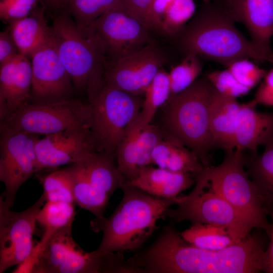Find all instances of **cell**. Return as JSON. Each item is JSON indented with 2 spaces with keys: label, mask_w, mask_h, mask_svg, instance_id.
Instances as JSON below:
<instances>
[{
  "label": "cell",
  "mask_w": 273,
  "mask_h": 273,
  "mask_svg": "<svg viewBox=\"0 0 273 273\" xmlns=\"http://www.w3.org/2000/svg\"><path fill=\"white\" fill-rule=\"evenodd\" d=\"M193 190L175 199L176 207L169 208L166 216L176 222L213 224L226 228L239 242L250 235L252 225L220 194L207 184L200 172Z\"/></svg>",
  "instance_id": "9c48e42d"
},
{
  "label": "cell",
  "mask_w": 273,
  "mask_h": 273,
  "mask_svg": "<svg viewBox=\"0 0 273 273\" xmlns=\"http://www.w3.org/2000/svg\"><path fill=\"white\" fill-rule=\"evenodd\" d=\"M166 134L162 128L152 123L144 124L141 122L138 138L139 163L141 170L152 165V152Z\"/></svg>",
  "instance_id": "e575fe53"
},
{
  "label": "cell",
  "mask_w": 273,
  "mask_h": 273,
  "mask_svg": "<svg viewBox=\"0 0 273 273\" xmlns=\"http://www.w3.org/2000/svg\"><path fill=\"white\" fill-rule=\"evenodd\" d=\"M241 103L237 99L215 89L210 106L209 120L215 149L224 151L235 149L234 136Z\"/></svg>",
  "instance_id": "44dd1931"
},
{
  "label": "cell",
  "mask_w": 273,
  "mask_h": 273,
  "mask_svg": "<svg viewBox=\"0 0 273 273\" xmlns=\"http://www.w3.org/2000/svg\"><path fill=\"white\" fill-rule=\"evenodd\" d=\"M45 6L52 9L64 8L68 0H42Z\"/></svg>",
  "instance_id": "ee69618b"
},
{
  "label": "cell",
  "mask_w": 273,
  "mask_h": 273,
  "mask_svg": "<svg viewBox=\"0 0 273 273\" xmlns=\"http://www.w3.org/2000/svg\"><path fill=\"white\" fill-rule=\"evenodd\" d=\"M68 168L71 174L75 203L89 211L96 219L104 218L108 203L93 189L84 162L71 164Z\"/></svg>",
  "instance_id": "484cf974"
},
{
  "label": "cell",
  "mask_w": 273,
  "mask_h": 273,
  "mask_svg": "<svg viewBox=\"0 0 273 273\" xmlns=\"http://www.w3.org/2000/svg\"><path fill=\"white\" fill-rule=\"evenodd\" d=\"M168 72L161 68L147 87L139 117L142 123H151L159 109L166 105L170 97Z\"/></svg>",
  "instance_id": "4dcf8cb0"
},
{
  "label": "cell",
  "mask_w": 273,
  "mask_h": 273,
  "mask_svg": "<svg viewBox=\"0 0 273 273\" xmlns=\"http://www.w3.org/2000/svg\"><path fill=\"white\" fill-rule=\"evenodd\" d=\"M45 202L75 203L71 174L68 167L54 170L41 179Z\"/></svg>",
  "instance_id": "d6a6232c"
},
{
  "label": "cell",
  "mask_w": 273,
  "mask_h": 273,
  "mask_svg": "<svg viewBox=\"0 0 273 273\" xmlns=\"http://www.w3.org/2000/svg\"><path fill=\"white\" fill-rule=\"evenodd\" d=\"M141 97L104 84L88 100L89 128L98 152L115 156L125 131L141 111Z\"/></svg>",
  "instance_id": "ba28073f"
},
{
  "label": "cell",
  "mask_w": 273,
  "mask_h": 273,
  "mask_svg": "<svg viewBox=\"0 0 273 273\" xmlns=\"http://www.w3.org/2000/svg\"><path fill=\"white\" fill-rule=\"evenodd\" d=\"M173 0H153L149 14L150 30L159 31L164 14Z\"/></svg>",
  "instance_id": "60d3db41"
},
{
  "label": "cell",
  "mask_w": 273,
  "mask_h": 273,
  "mask_svg": "<svg viewBox=\"0 0 273 273\" xmlns=\"http://www.w3.org/2000/svg\"><path fill=\"white\" fill-rule=\"evenodd\" d=\"M244 151L239 149L224 151L222 162L205 167L201 173L208 185L220 194L253 227L270 231L267 203L248 175L244 164Z\"/></svg>",
  "instance_id": "52a82bcc"
},
{
  "label": "cell",
  "mask_w": 273,
  "mask_h": 273,
  "mask_svg": "<svg viewBox=\"0 0 273 273\" xmlns=\"http://www.w3.org/2000/svg\"><path fill=\"white\" fill-rule=\"evenodd\" d=\"M205 76L214 89L224 95L237 99L250 91L241 85L227 68L209 72Z\"/></svg>",
  "instance_id": "8d00e7d4"
},
{
  "label": "cell",
  "mask_w": 273,
  "mask_h": 273,
  "mask_svg": "<svg viewBox=\"0 0 273 273\" xmlns=\"http://www.w3.org/2000/svg\"><path fill=\"white\" fill-rule=\"evenodd\" d=\"M195 183V176L191 173L173 172L150 165L143 167L135 177L123 184L155 197L175 199Z\"/></svg>",
  "instance_id": "ffe728a7"
},
{
  "label": "cell",
  "mask_w": 273,
  "mask_h": 273,
  "mask_svg": "<svg viewBox=\"0 0 273 273\" xmlns=\"http://www.w3.org/2000/svg\"><path fill=\"white\" fill-rule=\"evenodd\" d=\"M204 1H208V0H204Z\"/></svg>",
  "instance_id": "f6af8a7d"
},
{
  "label": "cell",
  "mask_w": 273,
  "mask_h": 273,
  "mask_svg": "<svg viewBox=\"0 0 273 273\" xmlns=\"http://www.w3.org/2000/svg\"><path fill=\"white\" fill-rule=\"evenodd\" d=\"M34 8L15 0H1L0 16L3 20L11 22L29 15Z\"/></svg>",
  "instance_id": "74e56055"
},
{
  "label": "cell",
  "mask_w": 273,
  "mask_h": 273,
  "mask_svg": "<svg viewBox=\"0 0 273 273\" xmlns=\"http://www.w3.org/2000/svg\"><path fill=\"white\" fill-rule=\"evenodd\" d=\"M115 156L96 152L84 161L90 184L98 195L108 203L125 180L114 162Z\"/></svg>",
  "instance_id": "603a6c76"
},
{
  "label": "cell",
  "mask_w": 273,
  "mask_h": 273,
  "mask_svg": "<svg viewBox=\"0 0 273 273\" xmlns=\"http://www.w3.org/2000/svg\"><path fill=\"white\" fill-rule=\"evenodd\" d=\"M44 202L41 195L26 209L17 212L0 198V273L23 264L32 255L37 216Z\"/></svg>",
  "instance_id": "7c38bea8"
},
{
  "label": "cell",
  "mask_w": 273,
  "mask_h": 273,
  "mask_svg": "<svg viewBox=\"0 0 273 273\" xmlns=\"http://www.w3.org/2000/svg\"><path fill=\"white\" fill-rule=\"evenodd\" d=\"M122 198L108 218H95L90 224L103 236L98 249L107 252L135 251L149 238L157 221L166 216L175 199L151 195L133 186L123 184Z\"/></svg>",
  "instance_id": "3957f363"
},
{
  "label": "cell",
  "mask_w": 273,
  "mask_h": 273,
  "mask_svg": "<svg viewBox=\"0 0 273 273\" xmlns=\"http://www.w3.org/2000/svg\"><path fill=\"white\" fill-rule=\"evenodd\" d=\"M253 100L257 105L273 107V68L266 73Z\"/></svg>",
  "instance_id": "ab89813d"
},
{
  "label": "cell",
  "mask_w": 273,
  "mask_h": 273,
  "mask_svg": "<svg viewBox=\"0 0 273 273\" xmlns=\"http://www.w3.org/2000/svg\"><path fill=\"white\" fill-rule=\"evenodd\" d=\"M152 162L157 167L195 177L205 167L193 151L167 133L154 149Z\"/></svg>",
  "instance_id": "7402d4cb"
},
{
  "label": "cell",
  "mask_w": 273,
  "mask_h": 273,
  "mask_svg": "<svg viewBox=\"0 0 273 273\" xmlns=\"http://www.w3.org/2000/svg\"><path fill=\"white\" fill-rule=\"evenodd\" d=\"M0 180L5 186L0 198L9 207L16 194L37 172L35 146L38 135L0 127Z\"/></svg>",
  "instance_id": "8fae6325"
},
{
  "label": "cell",
  "mask_w": 273,
  "mask_h": 273,
  "mask_svg": "<svg viewBox=\"0 0 273 273\" xmlns=\"http://www.w3.org/2000/svg\"><path fill=\"white\" fill-rule=\"evenodd\" d=\"M141 125L139 114L126 129L116 148V164L124 181L135 177L141 170L138 145Z\"/></svg>",
  "instance_id": "4316f807"
},
{
  "label": "cell",
  "mask_w": 273,
  "mask_h": 273,
  "mask_svg": "<svg viewBox=\"0 0 273 273\" xmlns=\"http://www.w3.org/2000/svg\"><path fill=\"white\" fill-rule=\"evenodd\" d=\"M87 29L98 40L105 61L125 57L152 42L149 29L122 9L106 12Z\"/></svg>",
  "instance_id": "4fadbf2b"
},
{
  "label": "cell",
  "mask_w": 273,
  "mask_h": 273,
  "mask_svg": "<svg viewBox=\"0 0 273 273\" xmlns=\"http://www.w3.org/2000/svg\"><path fill=\"white\" fill-rule=\"evenodd\" d=\"M236 79L250 90L263 79L267 72L248 59L237 60L226 67Z\"/></svg>",
  "instance_id": "d590c367"
},
{
  "label": "cell",
  "mask_w": 273,
  "mask_h": 273,
  "mask_svg": "<svg viewBox=\"0 0 273 273\" xmlns=\"http://www.w3.org/2000/svg\"><path fill=\"white\" fill-rule=\"evenodd\" d=\"M235 21L218 5H206L195 14L177 36L186 54L219 63L226 67L242 59L273 63L235 25Z\"/></svg>",
  "instance_id": "7a4b0ae2"
},
{
  "label": "cell",
  "mask_w": 273,
  "mask_h": 273,
  "mask_svg": "<svg viewBox=\"0 0 273 273\" xmlns=\"http://www.w3.org/2000/svg\"><path fill=\"white\" fill-rule=\"evenodd\" d=\"M32 68L28 57L18 54L1 64L0 120L30 103Z\"/></svg>",
  "instance_id": "ac0fdd59"
},
{
  "label": "cell",
  "mask_w": 273,
  "mask_h": 273,
  "mask_svg": "<svg viewBox=\"0 0 273 273\" xmlns=\"http://www.w3.org/2000/svg\"><path fill=\"white\" fill-rule=\"evenodd\" d=\"M180 234L190 244L206 250H218L238 243L226 228L213 224L194 223Z\"/></svg>",
  "instance_id": "f1b7e54d"
},
{
  "label": "cell",
  "mask_w": 273,
  "mask_h": 273,
  "mask_svg": "<svg viewBox=\"0 0 273 273\" xmlns=\"http://www.w3.org/2000/svg\"><path fill=\"white\" fill-rule=\"evenodd\" d=\"M166 58L155 43L125 57L105 61L104 84L143 96L153 78L162 68Z\"/></svg>",
  "instance_id": "5bb4252c"
},
{
  "label": "cell",
  "mask_w": 273,
  "mask_h": 273,
  "mask_svg": "<svg viewBox=\"0 0 273 273\" xmlns=\"http://www.w3.org/2000/svg\"><path fill=\"white\" fill-rule=\"evenodd\" d=\"M266 249L249 235L218 250L198 248L171 225L164 227L148 248L128 258L140 273L266 272Z\"/></svg>",
  "instance_id": "6da1fadb"
},
{
  "label": "cell",
  "mask_w": 273,
  "mask_h": 273,
  "mask_svg": "<svg viewBox=\"0 0 273 273\" xmlns=\"http://www.w3.org/2000/svg\"><path fill=\"white\" fill-rule=\"evenodd\" d=\"M76 215L74 203L66 202H45L37 216V223L43 231L39 247L56 231L72 225Z\"/></svg>",
  "instance_id": "83f0119b"
},
{
  "label": "cell",
  "mask_w": 273,
  "mask_h": 273,
  "mask_svg": "<svg viewBox=\"0 0 273 273\" xmlns=\"http://www.w3.org/2000/svg\"><path fill=\"white\" fill-rule=\"evenodd\" d=\"M235 22L243 24L250 40L261 52L273 58V0H219L218 5Z\"/></svg>",
  "instance_id": "e0dca14e"
},
{
  "label": "cell",
  "mask_w": 273,
  "mask_h": 273,
  "mask_svg": "<svg viewBox=\"0 0 273 273\" xmlns=\"http://www.w3.org/2000/svg\"><path fill=\"white\" fill-rule=\"evenodd\" d=\"M89 104L72 98L46 103H31L2 121L0 127L47 135L69 129L88 127Z\"/></svg>",
  "instance_id": "30bf717a"
},
{
  "label": "cell",
  "mask_w": 273,
  "mask_h": 273,
  "mask_svg": "<svg viewBox=\"0 0 273 273\" xmlns=\"http://www.w3.org/2000/svg\"><path fill=\"white\" fill-rule=\"evenodd\" d=\"M269 216L271 218L270 231L268 236L269 242L265 250L266 272L273 273V206L269 208Z\"/></svg>",
  "instance_id": "7bdbcfd3"
},
{
  "label": "cell",
  "mask_w": 273,
  "mask_h": 273,
  "mask_svg": "<svg viewBox=\"0 0 273 273\" xmlns=\"http://www.w3.org/2000/svg\"><path fill=\"white\" fill-rule=\"evenodd\" d=\"M32 68L31 103H46L71 99L74 89L62 64L51 34L29 57Z\"/></svg>",
  "instance_id": "9a60e30c"
},
{
  "label": "cell",
  "mask_w": 273,
  "mask_h": 273,
  "mask_svg": "<svg viewBox=\"0 0 273 273\" xmlns=\"http://www.w3.org/2000/svg\"><path fill=\"white\" fill-rule=\"evenodd\" d=\"M19 53L16 45L8 31L0 33V64L12 58Z\"/></svg>",
  "instance_id": "b9f144b4"
},
{
  "label": "cell",
  "mask_w": 273,
  "mask_h": 273,
  "mask_svg": "<svg viewBox=\"0 0 273 273\" xmlns=\"http://www.w3.org/2000/svg\"><path fill=\"white\" fill-rule=\"evenodd\" d=\"M202 68L200 58L191 53L186 54L180 62L172 66L168 71L171 90L169 100L191 86L198 78Z\"/></svg>",
  "instance_id": "1f68e13d"
},
{
  "label": "cell",
  "mask_w": 273,
  "mask_h": 273,
  "mask_svg": "<svg viewBox=\"0 0 273 273\" xmlns=\"http://www.w3.org/2000/svg\"><path fill=\"white\" fill-rule=\"evenodd\" d=\"M195 13L194 0H173L164 14L159 31L176 36Z\"/></svg>",
  "instance_id": "836d02e7"
},
{
  "label": "cell",
  "mask_w": 273,
  "mask_h": 273,
  "mask_svg": "<svg viewBox=\"0 0 273 273\" xmlns=\"http://www.w3.org/2000/svg\"><path fill=\"white\" fill-rule=\"evenodd\" d=\"M260 154L244 153V164L250 179L270 206H273V136Z\"/></svg>",
  "instance_id": "d4e9b609"
},
{
  "label": "cell",
  "mask_w": 273,
  "mask_h": 273,
  "mask_svg": "<svg viewBox=\"0 0 273 273\" xmlns=\"http://www.w3.org/2000/svg\"><path fill=\"white\" fill-rule=\"evenodd\" d=\"M153 0H123L126 12L149 30V14Z\"/></svg>",
  "instance_id": "f35d334b"
},
{
  "label": "cell",
  "mask_w": 273,
  "mask_h": 273,
  "mask_svg": "<svg viewBox=\"0 0 273 273\" xmlns=\"http://www.w3.org/2000/svg\"><path fill=\"white\" fill-rule=\"evenodd\" d=\"M51 34L74 89L91 99L104 85L105 57L88 29H81L67 14L55 17Z\"/></svg>",
  "instance_id": "8992f818"
},
{
  "label": "cell",
  "mask_w": 273,
  "mask_h": 273,
  "mask_svg": "<svg viewBox=\"0 0 273 273\" xmlns=\"http://www.w3.org/2000/svg\"><path fill=\"white\" fill-rule=\"evenodd\" d=\"M256 103L241 104L234 136V148L257 153L273 136V111L259 112Z\"/></svg>",
  "instance_id": "d6986e66"
},
{
  "label": "cell",
  "mask_w": 273,
  "mask_h": 273,
  "mask_svg": "<svg viewBox=\"0 0 273 273\" xmlns=\"http://www.w3.org/2000/svg\"><path fill=\"white\" fill-rule=\"evenodd\" d=\"M64 8L83 30L110 10L119 9L126 12L123 0H68Z\"/></svg>",
  "instance_id": "f546056e"
},
{
  "label": "cell",
  "mask_w": 273,
  "mask_h": 273,
  "mask_svg": "<svg viewBox=\"0 0 273 273\" xmlns=\"http://www.w3.org/2000/svg\"><path fill=\"white\" fill-rule=\"evenodd\" d=\"M215 89L205 75L165 105L162 128L193 151L205 167L211 166L215 149L211 135L210 106Z\"/></svg>",
  "instance_id": "277c9868"
},
{
  "label": "cell",
  "mask_w": 273,
  "mask_h": 273,
  "mask_svg": "<svg viewBox=\"0 0 273 273\" xmlns=\"http://www.w3.org/2000/svg\"><path fill=\"white\" fill-rule=\"evenodd\" d=\"M35 150L37 172L81 163L98 152L88 127L69 129L38 138Z\"/></svg>",
  "instance_id": "2e32d148"
},
{
  "label": "cell",
  "mask_w": 273,
  "mask_h": 273,
  "mask_svg": "<svg viewBox=\"0 0 273 273\" xmlns=\"http://www.w3.org/2000/svg\"><path fill=\"white\" fill-rule=\"evenodd\" d=\"M72 225L55 232L20 267L32 273H134L124 254L87 252L74 240Z\"/></svg>",
  "instance_id": "5b68a950"
},
{
  "label": "cell",
  "mask_w": 273,
  "mask_h": 273,
  "mask_svg": "<svg viewBox=\"0 0 273 273\" xmlns=\"http://www.w3.org/2000/svg\"><path fill=\"white\" fill-rule=\"evenodd\" d=\"M44 7L28 16L11 21L10 34L19 53L29 57L50 37L51 28L44 17Z\"/></svg>",
  "instance_id": "cb8c5ba5"
}]
</instances>
